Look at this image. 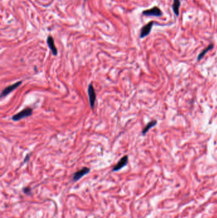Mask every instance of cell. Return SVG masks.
I'll use <instances>...</instances> for the list:
<instances>
[{"label":"cell","mask_w":217,"mask_h":218,"mask_svg":"<svg viewBox=\"0 0 217 218\" xmlns=\"http://www.w3.org/2000/svg\"><path fill=\"white\" fill-rule=\"evenodd\" d=\"M153 24H154V22L151 21V22H148V24L145 25V26L141 28V32H140V38H143L147 36H148L151 31V29H152V28Z\"/></svg>","instance_id":"obj_7"},{"label":"cell","mask_w":217,"mask_h":218,"mask_svg":"<svg viewBox=\"0 0 217 218\" xmlns=\"http://www.w3.org/2000/svg\"><path fill=\"white\" fill-rule=\"evenodd\" d=\"M90 171V169L88 167H84L83 169H80V170L77 171L75 172V173L73 174V182H77L78 180H80V179L83 177L84 175H87V174H89Z\"/></svg>","instance_id":"obj_6"},{"label":"cell","mask_w":217,"mask_h":218,"mask_svg":"<svg viewBox=\"0 0 217 218\" xmlns=\"http://www.w3.org/2000/svg\"><path fill=\"white\" fill-rule=\"evenodd\" d=\"M157 123V120H152V121H151L150 122H149L147 125H146L145 126V128L143 129L142 132H141V133H142L143 135H146V133H147L151 128L154 127L155 126H156Z\"/></svg>","instance_id":"obj_9"},{"label":"cell","mask_w":217,"mask_h":218,"mask_svg":"<svg viewBox=\"0 0 217 218\" xmlns=\"http://www.w3.org/2000/svg\"><path fill=\"white\" fill-rule=\"evenodd\" d=\"M30 159V154H28L26 157H25L24 159V163H27V162L29 161Z\"/></svg>","instance_id":"obj_13"},{"label":"cell","mask_w":217,"mask_h":218,"mask_svg":"<svg viewBox=\"0 0 217 218\" xmlns=\"http://www.w3.org/2000/svg\"><path fill=\"white\" fill-rule=\"evenodd\" d=\"M86 1V0H84V1Z\"/></svg>","instance_id":"obj_14"},{"label":"cell","mask_w":217,"mask_h":218,"mask_svg":"<svg viewBox=\"0 0 217 218\" xmlns=\"http://www.w3.org/2000/svg\"><path fill=\"white\" fill-rule=\"evenodd\" d=\"M87 93L89 96V101L90 108L94 110L95 106V100H96V94H95V91L94 88L93 84L90 82L88 86L87 89Z\"/></svg>","instance_id":"obj_2"},{"label":"cell","mask_w":217,"mask_h":218,"mask_svg":"<svg viewBox=\"0 0 217 218\" xmlns=\"http://www.w3.org/2000/svg\"><path fill=\"white\" fill-rule=\"evenodd\" d=\"M143 14L144 15V16H147L160 17L163 15V12L160 10V9L159 7H154L152 8L143 11Z\"/></svg>","instance_id":"obj_5"},{"label":"cell","mask_w":217,"mask_h":218,"mask_svg":"<svg viewBox=\"0 0 217 218\" xmlns=\"http://www.w3.org/2000/svg\"><path fill=\"white\" fill-rule=\"evenodd\" d=\"M22 83V81H18V82L14 83L8 86V87L4 88L3 91L1 93V98H3V97H5L8 94H9L10 93H12V91H13L14 90H16L17 88H19L20 85H21Z\"/></svg>","instance_id":"obj_3"},{"label":"cell","mask_w":217,"mask_h":218,"mask_svg":"<svg viewBox=\"0 0 217 218\" xmlns=\"http://www.w3.org/2000/svg\"><path fill=\"white\" fill-rule=\"evenodd\" d=\"M33 110L31 107H26L21 112L17 113L12 117V120L13 121H19L24 118H26L31 116L33 114Z\"/></svg>","instance_id":"obj_1"},{"label":"cell","mask_w":217,"mask_h":218,"mask_svg":"<svg viewBox=\"0 0 217 218\" xmlns=\"http://www.w3.org/2000/svg\"><path fill=\"white\" fill-rule=\"evenodd\" d=\"M47 45H48L49 49H50V50H51L52 54L54 55H57L58 54V50H57V49L56 48V47H55V43H54V40L51 35H49V36L48 37L47 39Z\"/></svg>","instance_id":"obj_8"},{"label":"cell","mask_w":217,"mask_h":218,"mask_svg":"<svg viewBox=\"0 0 217 218\" xmlns=\"http://www.w3.org/2000/svg\"><path fill=\"white\" fill-rule=\"evenodd\" d=\"M23 191L25 194L26 195H30V193H31V189L29 188V187H24V188L23 189Z\"/></svg>","instance_id":"obj_12"},{"label":"cell","mask_w":217,"mask_h":218,"mask_svg":"<svg viewBox=\"0 0 217 218\" xmlns=\"http://www.w3.org/2000/svg\"><path fill=\"white\" fill-rule=\"evenodd\" d=\"M213 47H214V45L213 43H211V44H210L208 45V47H206L203 50H202V51L200 52V54L198 55V61L203 59L204 55L206 54V53L208 52L210 50H211L212 49H213Z\"/></svg>","instance_id":"obj_10"},{"label":"cell","mask_w":217,"mask_h":218,"mask_svg":"<svg viewBox=\"0 0 217 218\" xmlns=\"http://www.w3.org/2000/svg\"><path fill=\"white\" fill-rule=\"evenodd\" d=\"M128 161H129L128 156V155L124 156L122 158H120L118 163L113 166V168L112 169V172H117L121 170L128 164Z\"/></svg>","instance_id":"obj_4"},{"label":"cell","mask_w":217,"mask_h":218,"mask_svg":"<svg viewBox=\"0 0 217 218\" xmlns=\"http://www.w3.org/2000/svg\"><path fill=\"white\" fill-rule=\"evenodd\" d=\"M180 7V0H174L173 4V9L176 16H178L179 15V10Z\"/></svg>","instance_id":"obj_11"}]
</instances>
